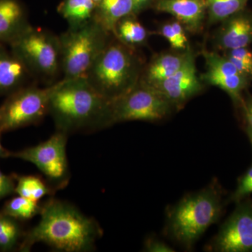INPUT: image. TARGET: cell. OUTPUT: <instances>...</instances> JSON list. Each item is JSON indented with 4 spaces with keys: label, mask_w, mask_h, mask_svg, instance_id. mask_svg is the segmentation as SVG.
I'll use <instances>...</instances> for the list:
<instances>
[{
    "label": "cell",
    "mask_w": 252,
    "mask_h": 252,
    "mask_svg": "<svg viewBox=\"0 0 252 252\" xmlns=\"http://www.w3.org/2000/svg\"><path fill=\"white\" fill-rule=\"evenodd\" d=\"M200 79L197 76L193 53L182 67L171 77L149 85L171 102L175 108H180L189 99L202 90Z\"/></svg>",
    "instance_id": "8fae6325"
},
{
    "label": "cell",
    "mask_w": 252,
    "mask_h": 252,
    "mask_svg": "<svg viewBox=\"0 0 252 252\" xmlns=\"http://www.w3.org/2000/svg\"><path fill=\"white\" fill-rule=\"evenodd\" d=\"M226 57L252 63V52L247 47L228 50Z\"/></svg>",
    "instance_id": "f1b7e54d"
},
{
    "label": "cell",
    "mask_w": 252,
    "mask_h": 252,
    "mask_svg": "<svg viewBox=\"0 0 252 252\" xmlns=\"http://www.w3.org/2000/svg\"><path fill=\"white\" fill-rule=\"evenodd\" d=\"M171 25L182 48L184 50L187 49L188 39H187V36H186L182 23L179 22V21H175V22H172Z\"/></svg>",
    "instance_id": "f546056e"
},
{
    "label": "cell",
    "mask_w": 252,
    "mask_h": 252,
    "mask_svg": "<svg viewBox=\"0 0 252 252\" xmlns=\"http://www.w3.org/2000/svg\"><path fill=\"white\" fill-rule=\"evenodd\" d=\"M155 7L175 16L194 33L201 30L207 13L205 0H158Z\"/></svg>",
    "instance_id": "4fadbf2b"
},
{
    "label": "cell",
    "mask_w": 252,
    "mask_h": 252,
    "mask_svg": "<svg viewBox=\"0 0 252 252\" xmlns=\"http://www.w3.org/2000/svg\"><path fill=\"white\" fill-rule=\"evenodd\" d=\"M251 193H252V166L243 176L239 182L236 190L233 194V200H240Z\"/></svg>",
    "instance_id": "484cf974"
},
{
    "label": "cell",
    "mask_w": 252,
    "mask_h": 252,
    "mask_svg": "<svg viewBox=\"0 0 252 252\" xmlns=\"http://www.w3.org/2000/svg\"><path fill=\"white\" fill-rule=\"evenodd\" d=\"M246 117L249 126L252 127V102L246 107Z\"/></svg>",
    "instance_id": "1f68e13d"
},
{
    "label": "cell",
    "mask_w": 252,
    "mask_h": 252,
    "mask_svg": "<svg viewBox=\"0 0 252 252\" xmlns=\"http://www.w3.org/2000/svg\"><path fill=\"white\" fill-rule=\"evenodd\" d=\"M96 7L93 0H64L58 10L68 28H77L94 19Z\"/></svg>",
    "instance_id": "ac0fdd59"
},
{
    "label": "cell",
    "mask_w": 252,
    "mask_h": 252,
    "mask_svg": "<svg viewBox=\"0 0 252 252\" xmlns=\"http://www.w3.org/2000/svg\"><path fill=\"white\" fill-rule=\"evenodd\" d=\"M136 14L133 0H102L96 7L94 19L114 35L117 23Z\"/></svg>",
    "instance_id": "e0dca14e"
},
{
    "label": "cell",
    "mask_w": 252,
    "mask_h": 252,
    "mask_svg": "<svg viewBox=\"0 0 252 252\" xmlns=\"http://www.w3.org/2000/svg\"><path fill=\"white\" fill-rule=\"evenodd\" d=\"M249 0H205L210 23L223 21L245 9Z\"/></svg>",
    "instance_id": "603a6c76"
},
{
    "label": "cell",
    "mask_w": 252,
    "mask_h": 252,
    "mask_svg": "<svg viewBox=\"0 0 252 252\" xmlns=\"http://www.w3.org/2000/svg\"><path fill=\"white\" fill-rule=\"evenodd\" d=\"M221 196L216 184L186 195L167 211V235L187 249L216 223L221 213Z\"/></svg>",
    "instance_id": "3957f363"
},
{
    "label": "cell",
    "mask_w": 252,
    "mask_h": 252,
    "mask_svg": "<svg viewBox=\"0 0 252 252\" xmlns=\"http://www.w3.org/2000/svg\"><path fill=\"white\" fill-rule=\"evenodd\" d=\"M200 80L217 86L225 91L234 100L240 99L242 91L248 85L249 77L242 74L234 75H216L205 72L200 76Z\"/></svg>",
    "instance_id": "ffe728a7"
},
{
    "label": "cell",
    "mask_w": 252,
    "mask_h": 252,
    "mask_svg": "<svg viewBox=\"0 0 252 252\" xmlns=\"http://www.w3.org/2000/svg\"><path fill=\"white\" fill-rule=\"evenodd\" d=\"M1 132L0 131V135H1ZM9 151L6 150L1 145V141H0V158H5L9 157Z\"/></svg>",
    "instance_id": "d6a6232c"
},
{
    "label": "cell",
    "mask_w": 252,
    "mask_h": 252,
    "mask_svg": "<svg viewBox=\"0 0 252 252\" xmlns=\"http://www.w3.org/2000/svg\"><path fill=\"white\" fill-rule=\"evenodd\" d=\"M21 237L17 220L0 212V250L11 251L16 248Z\"/></svg>",
    "instance_id": "cb8c5ba5"
},
{
    "label": "cell",
    "mask_w": 252,
    "mask_h": 252,
    "mask_svg": "<svg viewBox=\"0 0 252 252\" xmlns=\"http://www.w3.org/2000/svg\"><path fill=\"white\" fill-rule=\"evenodd\" d=\"M161 33L162 36L169 41V43H170V45L172 46L173 49H183L178 38L176 35L173 28H172L171 23H167L166 25H164L161 28Z\"/></svg>",
    "instance_id": "83f0119b"
},
{
    "label": "cell",
    "mask_w": 252,
    "mask_h": 252,
    "mask_svg": "<svg viewBox=\"0 0 252 252\" xmlns=\"http://www.w3.org/2000/svg\"><path fill=\"white\" fill-rule=\"evenodd\" d=\"M39 215V223L23 236L20 251L29 252L36 244L43 243L55 251L89 252L103 234L94 219L67 202L48 200Z\"/></svg>",
    "instance_id": "6da1fadb"
},
{
    "label": "cell",
    "mask_w": 252,
    "mask_h": 252,
    "mask_svg": "<svg viewBox=\"0 0 252 252\" xmlns=\"http://www.w3.org/2000/svg\"><path fill=\"white\" fill-rule=\"evenodd\" d=\"M68 135L56 130L47 140L16 152H9V157L31 162L47 179L53 188L67 187L70 179L67 156Z\"/></svg>",
    "instance_id": "ba28073f"
},
{
    "label": "cell",
    "mask_w": 252,
    "mask_h": 252,
    "mask_svg": "<svg viewBox=\"0 0 252 252\" xmlns=\"http://www.w3.org/2000/svg\"><path fill=\"white\" fill-rule=\"evenodd\" d=\"M32 76L22 61L0 44V95H9L28 85Z\"/></svg>",
    "instance_id": "5bb4252c"
},
{
    "label": "cell",
    "mask_w": 252,
    "mask_h": 252,
    "mask_svg": "<svg viewBox=\"0 0 252 252\" xmlns=\"http://www.w3.org/2000/svg\"><path fill=\"white\" fill-rule=\"evenodd\" d=\"M15 193L25 198L38 201L46 195H52L56 189L40 177L34 175L17 176Z\"/></svg>",
    "instance_id": "44dd1931"
},
{
    "label": "cell",
    "mask_w": 252,
    "mask_h": 252,
    "mask_svg": "<svg viewBox=\"0 0 252 252\" xmlns=\"http://www.w3.org/2000/svg\"><path fill=\"white\" fill-rule=\"evenodd\" d=\"M48 114L56 130L67 135L114 125L112 102L91 87L85 77L63 79L53 84Z\"/></svg>",
    "instance_id": "7a4b0ae2"
},
{
    "label": "cell",
    "mask_w": 252,
    "mask_h": 252,
    "mask_svg": "<svg viewBox=\"0 0 252 252\" xmlns=\"http://www.w3.org/2000/svg\"><path fill=\"white\" fill-rule=\"evenodd\" d=\"M144 251L148 252H173L174 249L170 245L157 238L147 239L144 243Z\"/></svg>",
    "instance_id": "4316f807"
},
{
    "label": "cell",
    "mask_w": 252,
    "mask_h": 252,
    "mask_svg": "<svg viewBox=\"0 0 252 252\" xmlns=\"http://www.w3.org/2000/svg\"><path fill=\"white\" fill-rule=\"evenodd\" d=\"M191 53L190 50H187L182 54L160 55L149 64L140 81L152 85L171 77L182 67Z\"/></svg>",
    "instance_id": "2e32d148"
},
{
    "label": "cell",
    "mask_w": 252,
    "mask_h": 252,
    "mask_svg": "<svg viewBox=\"0 0 252 252\" xmlns=\"http://www.w3.org/2000/svg\"><path fill=\"white\" fill-rule=\"evenodd\" d=\"M31 26L17 0H0V44L8 45Z\"/></svg>",
    "instance_id": "9a60e30c"
},
{
    "label": "cell",
    "mask_w": 252,
    "mask_h": 252,
    "mask_svg": "<svg viewBox=\"0 0 252 252\" xmlns=\"http://www.w3.org/2000/svg\"><path fill=\"white\" fill-rule=\"evenodd\" d=\"M93 1H94V4L97 5L99 4V2H100L101 1H102V0H93Z\"/></svg>",
    "instance_id": "e575fe53"
},
{
    "label": "cell",
    "mask_w": 252,
    "mask_h": 252,
    "mask_svg": "<svg viewBox=\"0 0 252 252\" xmlns=\"http://www.w3.org/2000/svg\"><path fill=\"white\" fill-rule=\"evenodd\" d=\"M53 84L46 88L28 85L7 95L0 106V131L9 132L37 124L48 114Z\"/></svg>",
    "instance_id": "52a82bcc"
},
{
    "label": "cell",
    "mask_w": 252,
    "mask_h": 252,
    "mask_svg": "<svg viewBox=\"0 0 252 252\" xmlns=\"http://www.w3.org/2000/svg\"><path fill=\"white\" fill-rule=\"evenodd\" d=\"M142 65L131 48L109 41L88 71L86 79L97 94L112 102L140 81Z\"/></svg>",
    "instance_id": "277c9868"
},
{
    "label": "cell",
    "mask_w": 252,
    "mask_h": 252,
    "mask_svg": "<svg viewBox=\"0 0 252 252\" xmlns=\"http://www.w3.org/2000/svg\"><path fill=\"white\" fill-rule=\"evenodd\" d=\"M207 65V72L216 75H234L240 74L234 64L226 57H222L215 52L203 51Z\"/></svg>",
    "instance_id": "d4e9b609"
},
{
    "label": "cell",
    "mask_w": 252,
    "mask_h": 252,
    "mask_svg": "<svg viewBox=\"0 0 252 252\" xmlns=\"http://www.w3.org/2000/svg\"><path fill=\"white\" fill-rule=\"evenodd\" d=\"M248 133L249 137H250V141H251V143L252 144V127H250V126H249L248 129Z\"/></svg>",
    "instance_id": "836d02e7"
},
{
    "label": "cell",
    "mask_w": 252,
    "mask_h": 252,
    "mask_svg": "<svg viewBox=\"0 0 252 252\" xmlns=\"http://www.w3.org/2000/svg\"><path fill=\"white\" fill-rule=\"evenodd\" d=\"M212 250L219 252H252V204L237 207L214 238Z\"/></svg>",
    "instance_id": "30bf717a"
},
{
    "label": "cell",
    "mask_w": 252,
    "mask_h": 252,
    "mask_svg": "<svg viewBox=\"0 0 252 252\" xmlns=\"http://www.w3.org/2000/svg\"><path fill=\"white\" fill-rule=\"evenodd\" d=\"M174 108L160 93L140 80L133 89L112 102L113 123L157 122L170 115Z\"/></svg>",
    "instance_id": "9c48e42d"
},
{
    "label": "cell",
    "mask_w": 252,
    "mask_h": 252,
    "mask_svg": "<svg viewBox=\"0 0 252 252\" xmlns=\"http://www.w3.org/2000/svg\"><path fill=\"white\" fill-rule=\"evenodd\" d=\"M41 208L38 201L18 195L6 202L1 212L16 220H28L40 215Z\"/></svg>",
    "instance_id": "7402d4cb"
},
{
    "label": "cell",
    "mask_w": 252,
    "mask_h": 252,
    "mask_svg": "<svg viewBox=\"0 0 252 252\" xmlns=\"http://www.w3.org/2000/svg\"><path fill=\"white\" fill-rule=\"evenodd\" d=\"M112 34L94 18L60 34L63 79L85 77Z\"/></svg>",
    "instance_id": "5b68a950"
},
{
    "label": "cell",
    "mask_w": 252,
    "mask_h": 252,
    "mask_svg": "<svg viewBox=\"0 0 252 252\" xmlns=\"http://www.w3.org/2000/svg\"><path fill=\"white\" fill-rule=\"evenodd\" d=\"M133 1L135 4L136 14H137L144 9L152 0H133Z\"/></svg>",
    "instance_id": "4dcf8cb0"
},
{
    "label": "cell",
    "mask_w": 252,
    "mask_h": 252,
    "mask_svg": "<svg viewBox=\"0 0 252 252\" xmlns=\"http://www.w3.org/2000/svg\"><path fill=\"white\" fill-rule=\"evenodd\" d=\"M216 42L220 49L248 47L252 43V12L245 10L222 21Z\"/></svg>",
    "instance_id": "7c38bea8"
},
{
    "label": "cell",
    "mask_w": 252,
    "mask_h": 252,
    "mask_svg": "<svg viewBox=\"0 0 252 252\" xmlns=\"http://www.w3.org/2000/svg\"><path fill=\"white\" fill-rule=\"evenodd\" d=\"M33 78L54 84L62 72L59 36L46 30L30 26L9 44Z\"/></svg>",
    "instance_id": "8992f818"
},
{
    "label": "cell",
    "mask_w": 252,
    "mask_h": 252,
    "mask_svg": "<svg viewBox=\"0 0 252 252\" xmlns=\"http://www.w3.org/2000/svg\"><path fill=\"white\" fill-rule=\"evenodd\" d=\"M114 35L124 45L132 48L143 44L147 40L148 33L136 20L135 15H130L117 23Z\"/></svg>",
    "instance_id": "d6986e66"
}]
</instances>
